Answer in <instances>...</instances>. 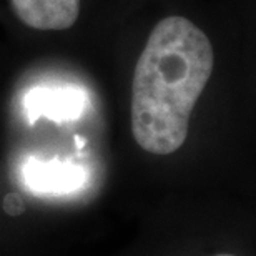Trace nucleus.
Segmentation results:
<instances>
[{"label":"nucleus","mask_w":256,"mask_h":256,"mask_svg":"<svg viewBox=\"0 0 256 256\" xmlns=\"http://www.w3.org/2000/svg\"><path fill=\"white\" fill-rule=\"evenodd\" d=\"M212 72V42L193 22L172 15L153 27L132 82V133L138 146L153 155L182 148Z\"/></svg>","instance_id":"obj_1"},{"label":"nucleus","mask_w":256,"mask_h":256,"mask_svg":"<svg viewBox=\"0 0 256 256\" xmlns=\"http://www.w3.org/2000/svg\"><path fill=\"white\" fill-rule=\"evenodd\" d=\"M86 94L78 86H37L24 98L25 116L28 124L48 118L55 124L78 120L86 106Z\"/></svg>","instance_id":"obj_2"},{"label":"nucleus","mask_w":256,"mask_h":256,"mask_svg":"<svg viewBox=\"0 0 256 256\" xmlns=\"http://www.w3.org/2000/svg\"><path fill=\"white\" fill-rule=\"evenodd\" d=\"M86 180V172L76 163L60 160H30L24 168V182L30 192L65 194L75 192Z\"/></svg>","instance_id":"obj_3"},{"label":"nucleus","mask_w":256,"mask_h":256,"mask_svg":"<svg viewBox=\"0 0 256 256\" xmlns=\"http://www.w3.org/2000/svg\"><path fill=\"white\" fill-rule=\"evenodd\" d=\"M20 22L37 30H66L76 22L80 0H10Z\"/></svg>","instance_id":"obj_4"},{"label":"nucleus","mask_w":256,"mask_h":256,"mask_svg":"<svg viewBox=\"0 0 256 256\" xmlns=\"http://www.w3.org/2000/svg\"><path fill=\"white\" fill-rule=\"evenodd\" d=\"M4 208H5V212H8L10 214H18L20 212H24L22 200H20L18 194H8V196L5 198Z\"/></svg>","instance_id":"obj_5"},{"label":"nucleus","mask_w":256,"mask_h":256,"mask_svg":"<svg viewBox=\"0 0 256 256\" xmlns=\"http://www.w3.org/2000/svg\"><path fill=\"white\" fill-rule=\"evenodd\" d=\"M214 256H236V254H232V253H222V254H214Z\"/></svg>","instance_id":"obj_6"}]
</instances>
